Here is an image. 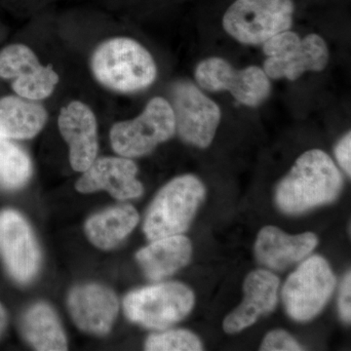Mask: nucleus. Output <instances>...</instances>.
Returning a JSON list of instances; mask_svg holds the SVG:
<instances>
[{
	"label": "nucleus",
	"mask_w": 351,
	"mask_h": 351,
	"mask_svg": "<svg viewBox=\"0 0 351 351\" xmlns=\"http://www.w3.org/2000/svg\"><path fill=\"white\" fill-rule=\"evenodd\" d=\"M343 177L326 152L311 149L302 154L276 189L284 213L300 214L338 197Z\"/></svg>",
	"instance_id": "f257e3e1"
},
{
	"label": "nucleus",
	"mask_w": 351,
	"mask_h": 351,
	"mask_svg": "<svg viewBox=\"0 0 351 351\" xmlns=\"http://www.w3.org/2000/svg\"><path fill=\"white\" fill-rule=\"evenodd\" d=\"M91 69L97 82L119 92L142 91L156 82V62L144 46L128 38L105 41L95 50Z\"/></svg>",
	"instance_id": "f03ea898"
},
{
	"label": "nucleus",
	"mask_w": 351,
	"mask_h": 351,
	"mask_svg": "<svg viewBox=\"0 0 351 351\" xmlns=\"http://www.w3.org/2000/svg\"><path fill=\"white\" fill-rule=\"evenodd\" d=\"M204 197V184L195 176H180L168 182L145 217L147 239L152 241L186 232Z\"/></svg>",
	"instance_id": "7ed1b4c3"
},
{
	"label": "nucleus",
	"mask_w": 351,
	"mask_h": 351,
	"mask_svg": "<svg viewBox=\"0 0 351 351\" xmlns=\"http://www.w3.org/2000/svg\"><path fill=\"white\" fill-rule=\"evenodd\" d=\"M293 0H237L223 18V29L245 45H260L293 24Z\"/></svg>",
	"instance_id": "20e7f679"
},
{
	"label": "nucleus",
	"mask_w": 351,
	"mask_h": 351,
	"mask_svg": "<svg viewBox=\"0 0 351 351\" xmlns=\"http://www.w3.org/2000/svg\"><path fill=\"white\" fill-rule=\"evenodd\" d=\"M176 132L174 112L169 101L156 97L147 103L138 117L119 122L110 130L113 151L131 158L151 154Z\"/></svg>",
	"instance_id": "39448f33"
},
{
	"label": "nucleus",
	"mask_w": 351,
	"mask_h": 351,
	"mask_svg": "<svg viewBox=\"0 0 351 351\" xmlns=\"http://www.w3.org/2000/svg\"><path fill=\"white\" fill-rule=\"evenodd\" d=\"M193 304V293L178 282L138 289L127 295L123 302L128 319L154 330L166 329L184 319Z\"/></svg>",
	"instance_id": "423d86ee"
},
{
	"label": "nucleus",
	"mask_w": 351,
	"mask_h": 351,
	"mask_svg": "<svg viewBox=\"0 0 351 351\" xmlns=\"http://www.w3.org/2000/svg\"><path fill=\"white\" fill-rule=\"evenodd\" d=\"M336 286L329 263L320 256H313L293 272L282 291L286 311L295 321L313 319L327 304Z\"/></svg>",
	"instance_id": "0eeeda50"
},
{
	"label": "nucleus",
	"mask_w": 351,
	"mask_h": 351,
	"mask_svg": "<svg viewBox=\"0 0 351 351\" xmlns=\"http://www.w3.org/2000/svg\"><path fill=\"white\" fill-rule=\"evenodd\" d=\"M195 80L207 91H228L246 107L256 108L269 98L271 84L269 76L258 66L235 69L226 60L207 58L197 64Z\"/></svg>",
	"instance_id": "6e6552de"
},
{
	"label": "nucleus",
	"mask_w": 351,
	"mask_h": 351,
	"mask_svg": "<svg viewBox=\"0 0 351 351\" xmlns=\"http://www.w3.org/2000/svg\"><path fill=\"white\" fill-rule=\"evenodd\" d=\"M176 130L180 137L195 147L205 149L213 142L221 119V108L189 82L176 83L172 105Z\"/></svg>",
	"instance_id": "1a4fd4ad"
},
{
	"label": "nucleus",
	"mask_w": 351,
	"mask_h": 351,
	"mask_svg": "<svg viewBox=\"0 0 351 351\" xmlns=\"http://www.w3.org/2000/svg\"><path fill=\"white\" fill-rule=\"evenodd\" d=\"M0 78L13 80L15 93L32 101L49 97L59 82L52 66H43L34 51L23 44H12L0 51Z\"/></svg>",
	"instance_id": "9d476101"
},
{
	"label": "nucleus",
	"mask_w": 351,
	"mask_h": 351,
	"mask_svg": "<svg viewBox=\"0 0 351 351\" xmlns=\"http://www.w3.org/2000/svg\"><path fill=\"white\" fill-rule=\"evenodd\" d=\"M0 257L14 280L27 283L38 274L40 252L31 226L15 210L0 213Z\"/></svg>",
	"instance_id": "9b49d317"
},
{
	"label": "nucleus",
	"mask_w": 351,
	"mask_h": 351,
	"mask_svg": "<svg viewBox=\"0 0 351 351\" xmlns=\"http://www.w3.org/2000/svg\"><path fill=\"white\" fill-rule=\"evenodd\" d=\"M137 173V165L127 157H101L83 172L75 189L82 193L107 191L119 200L140 197L144 186L136 178Z\"/></svg>",
	"instance_id": "f8f14e48"
},
{
	"label": "nucleus",
	"mask_w": 351,
	"mask_h": 351,
	"mask_svg": "<svg viewBox=\"0 0 351 351\" xmlns=\"http://www.w3.org/2000/svg\"><path fill=\"white\" fill-rule=\"evenodd\" d=\"M58 124L69 147L71 167L84 172L98 154V127L93 112L82 101H73L62 108Z\"/></svg>",
	"instance_id": "ddd939ff"
},
{
	"label": "nucleus",
	"mask_w": 351,
	"mask_h": 351,
	"mask_svg": "<svg viewBox=\"0 0 351 351\" xmlns=\"http://www.w3.org/2000/svg\"><path fill=\"white\" fill-rule=\"evenodd\" d=\"M69 313L76 326L94 335H106L119 313V300L110 289L98 284L78 286L69 295Z\"/></svg>",
	"instance_id": "4468645a"
},
{
	"label": "nucleus",
	"mask_w": 351,
	"mask_h": 351,
	"mask_svg": "<svg viewBox=\"0 0 351 351\" xmlns=\"http://www.w3.org/2000/svg\"><path fill=\"white\" fill-rule=\"evenodd\" d=\"M330 59L326 41L316 34L300 38L277 57H267L263 63L265 75L271 80L295 82L307 71H321Z\"/></svg>",
	"instance_id": "2eb2a0df"
},
{
	"label": "nucleus",
	"mask_w": 351,
	"mask_h": 351,
	"mask_svg": "<svg viewBox=\"0 0 351 351\" xmlns=\"http://www.w3.org/2000/svg\"><path fill=\"white\" fill-rule=\"evenodd\" d=\"M279 279L267 270L251 272L245 279L243 302L223 321L228 334L250 327L263 315L274 311L277 302Z\"/></svg>",
	"instance_id": "dca6fc26"
},
{
	"label": "nucleus",
	"mask_w": 351,
	"mask_h": 351,
	"mask_svg": "<svg viewBox=\"0 0 351 351\" xmlns=\"http://www.w3.org/2000/svg\"><path fill=\"white\" fill-rule=\"evenodd\" d=\"M317 243L314 233L289 235L274 226H265L256 241V257L269 269L282 270L306 258Z\"/></svg>",
	"instance_id": "f3484780"
},
{
	"label": "nucleus",
	"mask_w": 351,
	"mask_h": 351,
	"mask_svg": "<svg viewBox=\"0 0 351 351\" xmlns=\"http://www.w3.org/2000/svg\"><path fill=\"white\" fill-rule=\"evenodd\" d=\"M191 252L188 237L178 234L152 240V244L138 252L136 258L145 276L158 281L188 265Z\"/></svg>",
	"instance_id": "a211bd4d"
},
{
	"label": "nucleus",
	"mask_w": 351,
	"mask_h": 351,
	"mask_svg": "<svg viewBox=\"0 0 351 351\" xmlns=\"http://www.w3.org/2000/svg\"><path fill=\"white\" fill-rule=\"evenodd\" d=\"M47 121L45 108L36 101L22 97L0 99V135L14 140L32 138Z\"/></svg>",
	"instance_id": "6ab92c4d"
},
{
	"label": "nucleus",
	"mask_w": 351,
	"mask_h": 351,
	"mask_svg": "<svg viewBox=\"0 0 351 351\" xmlns=\"http://www.w3.org/2000/svg\"><path fill=\"white\" fill-rule=\"evenodd\" d=\"M138 219L137 210L131 205L110 208L88 219L85 233L95 246L110 250L130 234Z\"/></svg>",
	"instance_id": "aec40b11"
},
{
	"label": "nucleus",
	"mask_w": 351,
	"mask_h": 351,
	"mask_svg": "<svg viewBox=\"0 0 351 351\" xmlns=\"http://www.w3.org/2000/svg\"><path fill=\"white\" fill-rule=\"evenodd\" d=\"M23 335L36 350H68L66 335L52 307L44 302L34 304L25 311L21 323Z\"/></svg>",
	"instance_id": "412c9836"
},
{
	"label": "nucleus",
	"mask_w": 351,
	"mask_h": 351,
	"mask_svg": "<svg viewBox=\"0 0 351 351\" xmlns=\"http://www.w3.org/2000/svg\"><path fill=\"white\" fill-rule=\"evenodd\" d=\"M32 173L31 159L11 138L0 135V186L17 189L29 181Z\"/></svg>",
	"instance_id": "4be33fe9"
},
{
	"label": "nucleus",
	"mask_w": 351,
	"mask_h": 351,
	"mask_svg": "<svg viewBox=\"0 0 351 351\" xmlns=\"http://www.w3.org/2000/svg\"><path fill=\"white\" fill-rule=\"evenodd\" d=\"M145 350L151 351L202 350L199 339L186 330H173L154 334L145 341Z\"/></svg>",
	"instance_id": "5701e85b"
},
{
	"label": "nucleus",
	"mask_w": 351,
	"mask_h": 351,
	"mask_svg": "<svg viewBox=\"0 0 351 351\" xmlns=\"http://www.w3.org/2000/svg\"><path fill=\"white\" fill-rule=\"evenodd\" d=\"M261 350L267 351H287L304 350L302 346L297 343L287 332L276 330L269 332L263 339Z\"/></svg>",
	"instance_id": "b1692460"
},
{
	"label": "nucleus",
	"mask_w": 351,
	"mask_h": 351,
	"mask_svg": "<svg viewBox=\"0 0 351 351\" xmlns=\"http://www.w3.org/2000/svg\"><path fill=\"white\" fill-rule=\"evenodd\" d=\"M337 160L341 166L343 170L348 173V176L351 174V135L350 132H348L341 141L337 145L335 149Z\"/></svg>",
	"instance_id": "393cba45"
},
{
	"label": "nucleus",
	"mask_w": 351,
	"mask_h": 351,
	"mask_svg": "<svg viewBox=\"0 0 351 351\" xmlns=\"http://www.w3.org/2000/svg\"><path fill=\"white\" fill-rule=\"evenodd\" d=\"M351 276L350 271L348 272L345 279H343V285L341 289V297H339V313L341 318L346 323H350L351 320Z\"/></svg>",
	"instance_id": "a878e982"
},
{
	"label": "nucleus",
	"mask_w": 351,
	"mask_h": 351,
	"mask_svg": "<svg viewBox=\"0 0 351 351\" xmlns=\"http://www.w3.org/2000/svg\"><path fill=\"white\" fill-rule=\"evenodd\" d=\"M7 325V315L5 309L0 302V337L3 334L4 330H5Z\"/></svg>",
	"instance_id": "bb28decb"
}]
</instances>
